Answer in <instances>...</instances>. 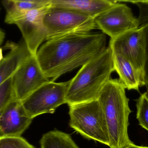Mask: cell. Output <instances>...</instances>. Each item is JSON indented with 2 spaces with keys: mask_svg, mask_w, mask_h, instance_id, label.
Masks as SVG:
<instances>
[{
  "mask_svg": "<svg viewBox=\"0 0 148 148\" xmlns=\"http://www.w3.org/2000/svg\"><path fill=\"white\" fill-rule=\"evenodd\" d=\"M107 44V36L102 32L66 34L47 40L36 56L45 75L55 81L101 54Z\"/></svg>",
  "mask_w": 148,
  "mask_h": 148,
  "instance_id": "obj_1",
  "label": "cell"
},
{
  "mask_svg": "<svg viewBox=\"0 0 148 148\" xmlns=\"http://www.w3.org/2000/svg\"><path fill=\"white\" fill-rule=\"evenodd\" d=\"M125 89L119 79H110L97 99L107 125L110 148H123L134 143L128 132L132 111Z\"/></svg>",
  "mask_w": 148,
  "mask_h": 148,
  "instance_id": "obj_2",
  "label": "cell"
},
{
  "mask_svg": "<svg viewBox=\"0 0 148 148\" xmlns=\"http://www.w3.org/2000/svg\"><path fill=\"white\" fill-rule=\"evenodd\" d=\"M114 71L113 52L108 46L102 54L83 65L69 81L66 104L70 107L97 100Z\"/></svg>",
  "mask_w": 148,
  "mask_h": 148,
  "instance_id": "obj_3",
  "label": "cell"
},
{
  "mask_svg": "<svg viewBox=\"0 0 148 148\" xmlns=\"http://www.w3.org/2000/svg\"><path fill=\"white\" fill-rule=\"evenodd\" d=\"M69 125L86 139L109 147L106 122L98 100L69 107Z\"/></svg>",
  "mask_w": 148,
  "mask_h": 148,
  "instance_id": "obj_4",
  "label": "cell"
},
{
  "mask_svg": "<svg viewBox=\"0 0 148 148\" xmlns=\"http://www.w3.org/2000/svg\"><path fill=\"white\" fill-rule=\"evenodd\" d=\"M43 23L47 40L66 34L91 32L97 29L95 18L72 10L51 5L45 13Z\"/></svg>",
  "mask_w": 148,
  "mask_h": 148,
  "instance_id": "obj_5",
  "label": "cell"
},
{
  "mask_svg": "<svg viewBox=\"0 0 148 148\" xmlns=\"http://www.w3.org/2000/svg\"><path fill=\"white\" fill-rule=\"evenodd\" d=\"M69 81L57 83L50 81L21 101L23 107L32 119L45 114H53L66 103Z\"/></svg>",
  "mask_w": 148,
  "mask_h": 148,
  "instance_id": "obj_6",
  "label": "cell"
},
{
  "mask_svg": "<svg viewBox=\"0 0 148 148\" xmlns=\"http://www.w3.org/2000/svg\"><path fill=\"white\" fill-rule=\"evenodd\" d=\"M96 28L114 39L123 33L139 28L137 18L124 3H116L95 18Z\"/></svg>",
  "mask_w": 148,
  "mask_h": 148,
  "instance_id": "obj_7",
  "label": "cell"
},
{
  "mask_svg": "<svg viewBox=\"0 0 148 148\" xmlns=\"http://www.w3.org/2000/svg\"><path fill=\"white\" fill-rule=\"evenodd\" d=\"M109 46L113 53L127 59L143 75L145 54V36L143 26L110 39Z\"/></svg>",
  "mask_w": 148,
  "mask_h": 148,
  "instance_id": "obj_8",
  "label": "cell"
},
{
  "mask_svg": "<svg viewBox=\"0 0 148 148\" xmlns=\"http://www.w3.org/2000/svg\"><path fill=\"white\" fill-rule=\"evenodd\" d=\"M12 79L16 99L21 101L50 81L34 55H31L21 65Z\"/></svg>",
  "mask_w": 148,
  "mask_h": 148,
  "instance_id": "obj_9",
  "label": "cell"
},
{
  "mask_svg": "<svg viewBox=\"0 0 148 148\" xmlns=\"http://www.w3.org/2000/svg\"><path fill=\"white\" fill-rule=\"evenodd\" d=\"M49 6L27 11L12 23L20 30L23 41L33 55H36L41 44L47 39L43 18Z\"/></svg>",
  "mask_w": 148,
  "mask_h": 148,
  "instance_id": "obj_10",
  "label": "cell"
},
{
  "mask_svg": "<svg viewBox=\"0 0 148 148\" xmlns=\"http://www.w3.org/2000/svg\"><path fill=\"white\" fill-rule=\"evenodd\" d=\"M33 120L21 101L14 99L0 114V136H21Z\"/></svg>",
  "mask_w": 148,
  "mask_h": 148,
  "instance_id": "obj_11",
  "label": "cell"
},
{
  "mask_svg": "<svg viewBox=\"0 0 148 148\" xmlns=\"http://www.w3.org/2000/svg\"><path fill=\"white\" fill-rule=\"evenodd\" d=\"M116 3V1L109 0H51L50 5L72 10L95 18Z\"/></svg>",
  "mask_w": 148,
  "mask_h": 148,
  "instance_id": "obj_12",
  "label": "cell"
},
{
  "mask_svg": "<svg viewBox=\"0 0 148 148\" xmlns=\"http://www.w3.org/2000/svg\"><path fill=\"white\" fill-rule=\"evenodd\" d=\"M31 55L23 39L12 45L0 63V86L11 78L21 65Z\"/></svg>",
  "mask_w": 148,
  "mask_h": 148,
  "instance_id": "obj_13",
  "label": "cell"
},
{
  "mask_svg": "<svg viewBox=\"0 0 148 148\" xmlns=\"http://www.w3.org/2000/svg\"><path fill=\"white\" fill-rule=\"evenodd\" d=\"M113 63L114 71L125 88L139 91L140 87L144 86L142 74L124 56L113 53Z\"/></svg>",
  "mask_w": 148,
  "mask_h": 148,
  "instance_id": "obj_14",
  "label": "cell"
},
{
  "mask_svg": "<svg viewBox=\"0 0 148 148\" xmlns=\"http://www.w3.org/2000/svg\"><path fill=\"white\" fill-rule=\"evenodd\" d=\"M51 0H4L2 4L6 11L5 22L12 24L20 15L27 11L50 5Z\"/></svg>",
  "mask_w": 148,
  "mask_h": 148,
  "instance_id": "obj_15",
  "label": "cell"
},
{
  "mask_svg": "<svg viewBox=\"0 0 148 148\" xmlns=\"http://www.w3.org/2000/svg\"><path fill=\"white\" fill-rule=\"evenodd\" d=\"M40 144L41 148H79L70 135L58 130L44 134Z\"/></svg>",
  "mask_w": 148,
  "mask_h": 148,
  "instance_id": "obj_16",
  "label": "cell"
},
{
  "mask_svg": "<svg viewBox=\"0 0 148 148\" xmlns=\"http://www.w3.org/2000/svg\"><path fill=\"white\" fill-rule=\"evenodd\" d=\"M136 119L142 127L148 132V93L142 94L136 101Z\"/></svg>",
  "mask_w": 148,
  "mask_h": 148,
  "instance_id": "obj_17",
  "label": "cell"
},
{
  "mask_svg": "<svg viewBox=\"0 0 148 148\" xmlns=\"http://www.w3.org/2000/svg\"><path fill=\"white\" fill-rule=\"evenodd\" d=\"M12 77L0 86V114L11 101L16 99Z\"/></svg>",
  "mask_w": 148,
  "mask_h": 148,
  "instance_id": "obj_18",
  "label": "cell"
},
{
  "mask_svg": "<svg viewBox=\"0 0 148 148\" xmlns=\"http://www.w3.org/2000/svg\"><path fill=\"white\" fill-rule=\"evenodd\" d=\"M0 148H35L21 136H0Z\"/></svg>",
  "mask_w": 148,
  "mask_h": 148,
  "instance_id": "obj_19",
  "label": "cell"
},
{
  "mask_svg": "<svg viewBox=\"0 0 148 148\" xmlns=\"http://www.w3.org/2000/svg\"><path fill=\"white\" fill-rule=\"evenodd\" d=\"M117 2L132 3L136 4L140 10L139 17L137 18L139 27L144 26L148 23V1H116Z\"/></svg>",
  "mask_w": 148,
  "mask_h": 148,
  "instance_id": "obj_20",
  "label": "cell"
},
{
  "mask_svg": "<svg viewBox=\"0 0 148 148\" xmlns=\"http://www.w3.org/2000/svg\"><path fill=\"white\" fill-rule=\"evenodd\" d=\"M145 36V54L143 67V83L148 93V23L143 26Z\"/></svg>",
  "mask_w": 148,
  "mask_h": 148,
  "instance_id": "obj_21",
  "label": "cell"
},
{
  "mask_svg": "<svg viewBox=\"0 0 148 148\" xmlns=\"http://www.w3.org/2000/svg\"><path fill=\"white\" fill-rule=\"evenodd\" d=\"M123 148H148V147L137 146V145H135L134 143H133V144H131L130 146Z\"/></svg>",
  "mask_w": 148,
  "mask_h": 148,
  "instance_id": "obj_22",
  "label": "cell"
},
{
  "mask_svg": "<svg viewBox=\"0 0 148 148\" xmlns=\"http://www.w3.org/2000/svg\"><path fill=\"white\" fill-rule=\"evenodd\" d=\"M5 37V34L3 31L0 28V45L2 43Z\"/></svg>",
  "mask_w": 148,
  "mask_h": 148,
  "instance_id": "obj_23",
  "label": "cell"
},
{
  "mask_svg": "<svg viewBox=\"0 0 148 148\" xmlns=\"http://www.w3.org/2000/svg\"><path fill=\"white\" fill-rule=\"evenodd\" d=\"M3 58H4V56L3 54V49L2 48L0 47V63L1 62Z\"/></svg>",
  "mask_w": 148,
  "mask_h": 148,
  "instance_id": "obj_24",
  "label": "cell"
}]
</instances>
